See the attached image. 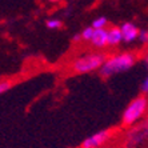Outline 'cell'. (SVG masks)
<instances>
[{
  "label": "cell",
  "instance_id": "1",
  "mask_svg": "<svg viewBox=\"0 0 148 148\" xmlns=\"http://www.w3.org/2000/svg\"><path fill=\"white\" fill-rule=\"evenodd\" d=\"M135 62H136V58L134 53H130V52H120V53L112 55L106 59L103 67L99 69L100 75L103 77H110L112 75L128 71L131 67H134Z\"/></svg>",
  "mask_w": 148,
  "mask_h": 148
},
{
  "label": "cell",
  "instance_id": "2",
  "mask_svg": "<svg viewBox=\"0 0 148 148\" xmlns=\"http://www.w3.org/2000/svg\"><path fill=\"white\" fill-rule=\"evenodd\" d=\"M106 56L103 53H88L80 56L72 63V71L75 73H88L97 71L103 67Z\"/></svg>",
  "mask_w": 148,
  "mask_h": 148
},
{
  "label": "cell",
  "instance_id": "3",
  "mask_svg": "<svg viewBox=\"0 0 148 148\" xmlns=\"http://www.w3.org/2000/svg\"><path fill=\"white\" fill-rule=\"evenodd\" d=\"M148 108V99L145 96H139L134 99L123 112V123L125 125H132L145 114Z\"/></svg>",
  "mask_w": 148,
  "mask_h": 148
},
{
  "label": "cell",
  "instance_id": "4",
  "mask_svg": "<svg viewBox=\"0 0 148 148\" xmlns=\"http://www.w3.org/2000/svg\"><path fill=\"white\" fill-rule=\"evenodd\" d=\"M110 138V131H100L91 135L82 143V148H100Z\"/></svg>",
  "mask_w": 148,
  "mask_h": 148
},
{
  "label": "cell",
  "instance_id": "5",
  "mask_svg": "<svg viewBox=\"0 0 148 148\" xmlns=\"http://www.w3.org/2000/svg\"><path fill=\"white\" fill-rule=\"evenodd\" d=\"M120 29H121V34H123V41H125V43H132L134 40L139 39L140 31L132 23H124V24H121Z\"/></svg>",
  "mask_w": 148,
  "mask_h": 148
},
{
  "label": "cell",
  "instance_id": "6",
  "mask_svg": "<svg viewBox=\"0 0 148 148\" xmlns=\"http://www.w3.org/2000/svg\"><path fill=\"white\" fill-rule=\"evenodd\" d=\"M91 44L96 48H104L106 45H108V29L103 28V29H95V35H93Z\"/></svg>",
  "mask_w": 148,
  "mask_h": 148
},
{
  "label": "cell",
  "instance_id": "7",
  "mask_svg": "<svg viewBox=\"0 0 148 148\" xmlns=\"http://www.w3.org/2000/svg\"><path fill=\"white\" fill-rule=\"evenodd\" d=\"M123 41V34L120 27H111L108 29V45H119Z\"/></svg>",
  "mask_w": 148,
  "mask_h": 148
},
{
  "label": "cell",
  "instance_id": "8",
  "mask_svg": "<svg viewBox=\"0 0 148 148\" xmlns=\"http://www.w3.org/2000/svg\"><path fill=\"white\" fill-rule=\"evenodd\" d=\"M80 35H82V39H83V40L91 41V40H92V38H93V35H95V28H93L92 25H91V27L84 28V29H83V32Z\"/></svg>",
  "mask_w": 148,
  "mask_h": 148
},
{
  "label": "cell",
  "instance_id": "9",
  "mask_svg": "<svg viewBox=\"0 0 148 148\" xmlns=\"http://www.w3.org/2000/svg\"><path fill=\"white\" fill-rule=\"evenodd\" d=\"M107 19L104 16H101V17H97V19H95L93 20V23H92V27L95 28V29H103V28H106L107 27Z\"/></svg>",
  "mask_w": 148,
  "mask_h": 148
},
{
  "label": "cell",
  "instance_id": "10",
  "mask_svg": "<svg viewBox=\"0 0 148 148\" xmlns=\"http://www.w3.org/2000/svg\"><path fill=\"white\" fill-rule=\"evenodd\" d=\"M62 21L59 19H49L47 21V27L51 28V29H59V28H62Z\"/></svg>",
  "mask_w": 148,
  "mask_h": 148
},
{
  "label": "cell",
  "instance_id": "11",
  "mask_svg": "<svg viewBox=\"0 0 148 148\" xmlns=\"http://www.w3.org/2000/svg\"><path fill=\"white\" fill-rule=\"evenodd\" d=\"M139 40L143 44H148V31H140L139 34Z\"/></svg>",
  "mask_w": 148,
  "mask_h": 148
},
{
  "label": "cell",
  "instance_id": "12",
  "mask_svg": "<svg viewBox=\"0 0 148 148\" xmlns=\"http://www.w3.org/2000/svg\"><path fill=\"white\" fill-rule=\"evenodd\" d=\"M141 91H143V93H145V95H148V76L144 79V82H143V84H141Z\"/></svg>",
  "mask_w": 148,
  "mask_h": 148
},
{
  "label": "cell",
  "instance_id": "13",
  "mask_svg": "<svg viewBox=\"0 0 148 148\" xmlns=\"http://www.w3.org/2000/svg\"><path fill=\"white\" fill-rule=\"evenodd\" d=\"M10 88V83H7V82H1V86H0V91L1 92H5V91Z\"/></svg>",
  "mask_w": 148,
  "mask_h": 148
},
{
  "label": "cell",
  "instance_id": "14",
  "mask_svg": "<svg viewBox=\"0 0 148 148\" xmlns=\"http://www.w3.org/2000/svg\"><path fill=\"white\" fill-rule=\"evenodd\" d=\"M80 39H82V35H76V36H73V40H75V41L80 40Z\"/></svg>",
  "mask_w": 148,
  "mask_h": 148
},
{
  "label": "cell",
  "instance_id": "15",
  "mask_svg": "<svg viewBox=\"0 0 148 148\" xmlns=\"http://www.w3.org/2000/svg\"><path fill=\"white\" fill-rule=\"evenodd\" d=\"M144 62H145V64H147V67H148V52H147V55H145V58H144Z\"/></svg>",
  "mask_w": 148,
  "mask_h": 148
},
{
  "label": "cell",
  "instance_id": "16",
  "mask_svg": "<svg viewBox=\"0 0 148 148\" xmlns=\"http://www.w3.org/2000/svg\"><path fill=\"white\" fill-rule=\"evenodd\" d=\"M51 1H59V0H51Z\"/></svg>",
  "mask_w": 148,
  "mask_h": 148
},
{
  "label": "cell",
  "instance_id": "17",
  "mask_svg": "<svg viewBox=\"0 0 148 148\" xmlns=\"http://www.w3.org/2000/svg\"><path fill=\"white\" fill-rule=\"evenodd\" d=\"M104 148H110V147H104Z\"/></svg>",
  "mask_w": 148,
  "mask_h": 148
}]
</instances>
